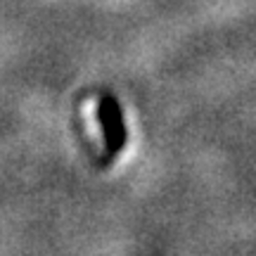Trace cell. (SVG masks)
I'll use <instances>...</instances> for the list:
<instances>
[{
	"mask_svg": "<svg viewBox=\"0 0 256 256\" xmlns=\"http://www.w3.org/2000/svg\"><path fill=\"white\" fill-rule=\"evenodd\" d=\"M98 124L102 128V140L107 147V159H114L128 142V130H126V121H124V112H121L119 100L104 92L98 102Z\"/></svg>",
	"mask_w": 256,
	"mask_h": 256,
	"instance_id": "1",
	"label": "cell"
}]
</instances>
